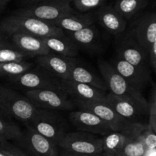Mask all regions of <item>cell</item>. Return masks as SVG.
Segmentation results:
<instances>
[{
  "instance_id": "obj_3",
  "label": "cell",
  "mask_w": 156,
  "mask_h": 156,
  "mask_svg": "<svg viewBox=\"0 0 156 156\" xmlns=\"http://www.w3.org/2000/svg\"><path fill=\"white\" fill-rule=\"evenodd\" d=\"M37 109L25 96L0 84V110L9 118L27 124Z\"/></svg>"
},
{
  "instance_id": "obj_19",
  "label": "cell",
  "mask_w": 156,
  "mask_h": 156,
  "mask_svg": "<svg viewBox=\"0 0 156 156\" xmlns=\"http://www.w3.org/2000/svg\"><path fill=\"white\" fill-rule=\"evenodd\" d=\"M11 42L30 58L39 57L50 53L42 38L23 33H15L9 37Z\"/></svg>"
},
{
  "instance_id": "obj_33",
  "label": "cell",
  "mask_w": 156,
  "mask_h": 156,
  "mask_svg": "<svg viewBox=\"0 0 156 156\" xmlns=\"http://www.w3.org/2000/svg\"><path fill=\"white\" fill-rule=\"evenodd\" d=\"M142 140L146 146V149H156V136L155 132L149 129L146 125V128L141 133Z\"/></svg>"
},
{
  "instance_id": "obj_4",
  "label": "cell",
  "mask_w": 156,
  "mask_h": 156,
  "mask_svg": "<svg viewBox=\"0 0 156 156\" xmlns=\"http://www.w3.org/2000/svg\"><path fill=\"white\" fill-rule=\"evenodd\" d=\"M74 11L71 0H45L14 11L12 15L31 17L53 23L65 14Z\"/></svg>"
},
{
  "instance_id": "obj_25",
  "label": "cell",
  "mask_w": 156,
  "mask_h": 156,
  "mask_svg": "<svg viewBox=\"0 0 156 156\" xmlns=\"http://www.w3.org/2000/svg\"><path fill=\"white\" fill-rule=\"evenodd\" d=\"M147 124H143L136 129L125 142L123 148L117 155L120 156H142L146 151L143 143L141 133Z\"/></svg>"
},
{
  "instance_id": "obj_23",
  "label": "cell",
  "mask_w": 156,
  "mask_h": 156,
  "mask_svg": "<svg viewBox=\"0 0 156 156\" xmlns=\"http://www.w3.org/2000/svg\"><path fill=\"white\" fill-rule=\"evenodd\" d=\"M68 79L79 83L91 85L105 91H108L106 85L102 78L86 66L81 65L79 61H78L77 63L73 66Z\"/></svg>"
},
{
  "instance_id": "obj_21",
  "label": "cell",
  "mask_w": 156,
  "mask_h": 156,
  "mask_svg": "<svg viewBox=\"0 0 156 156\" xmlns=\"http://www.w3.org/2000/svg\"><path fill=\"white\" fill-rule=\"evenodd\" d=\"M44 44L50 53L66 57H76L79 53V47L73 40L66 35H53L42 38Z\"/></svg>"
},
{
  "instance_id": "obj_13",
  "label": "cell",
  "mask_w": 156,
  "mask_h": 156,
  "mask_svg": "<svg viewBox=\"0 0 156 156\" xmlns=\"http://www.w3.org/2000/svg\"><path fill=\"white\" fill-rule=\"evenodd\" d=\"M147 51L156 43L155 12H146L135 18L126 30Z\"/></svg>"
},
{
  "instance_id": "obj_31",
  "label": "cell",
  "mask_w": 156,
  "mask_h": 156,
  "mask_svg": "<svg viewBox=\"0 0 156 156\" xmlns=\"http://www.w3.org/2000/svg\"><path fill=\"white\" fill-rule=\"evenodd\" d=\"M148 113H149V123L147 127L156 133V90L153 84L150 101L148 102Z\"/></svg>"
},
{
  "instance_id": "obj_14",
  "label": "cell",
  "mask_w": 156,
  "mask_h": 156,
  "mask_svg": "<svg viewBox=\"0 0 156 156\" xmlns=\"http://www.w3.org/2000/svg\"><path fill=\"white\" fill-rule=\"evenodd\" d=\"M109 62L133 88L140 92L142 93L146 85L150 82V72L138 68L117 55Z\"/></svg>"
},
{
  "instance_id": "obj_35",
  "label": "cell",
  "mask_w": 156,
  "mask_h": 156,
  "mask_svg": "<svg viewBox=\"0 0 156 156\" xmlns=\"http://www.w3.org/2000/svg\"><path fill=\"white\" fill-rule=\"evenodd\" d=\"M9 42H10L9 37L0 30V47L4 46L5 44H8Z\"/></svg>"
},
{
  "instance_id": "obj_27",
  "label": "cell",
  "mask_w": 156,
  "mask_h": 156,
  "mask_svg": "<svg viewBox=\"0 0 156 156\" xmlns=\"http://www.w3.org/2000/svg\"><path fill=\"white\" fill-rule=\"evenodd\" d=\"M33 66L32 62L27 60L0 63V76L13 79L30 69Z\"/></svg>"
},
{
  "instance_id": "obj_38",
  "label": "cell",
  "mask_w": 156,
  "mask_h": 156,
  "mask_svg": "<svg viewBox=\"0 0 156 156\" xmlns=\"http://www.w3.org/2000/svg\"><path fill=\"white\" fill-rule=\"evenodd\" d=\"M142 156H156V149H146L145 153Z\"/></svg>"
},
{
  "instance_id": "obj_1",
  "label": "cell",
  "mask_w": 156,
  "mask_h": 156,
  "mask_svg": "<svg viewBox=\"0 0 156 156\" xmlns=\"http://www.w3.org/2000/svg\"><path fill=\"white\" fill-rule=\"evenodd\" d=\"M0 30L9 37L15 33L27 34L41 38L65 34L50 22L15 15H9L0 21Z\"/></svg>"
},
{
  "instance_id": "obj_9",
  "label": "cell",
  "mask_w": 156,
  "mask_h": 156,
  "mask_svg": "<svg viewBox=\"0 0 156 156\" xmlns=\"http://www.w3.org/2000/svg\"><path fill=\"white\" fill-rule=\"evenodd\" d=\"M117 56L129 63L150 72L148 53L128 32L117 36L116 41Z\"/></svg>"
},
{
  "instance_id": "obj_24",
  "label": "cell",
  "mask_w": 156,
  "mask_h": 156,
  "mask_svg": "<svg viewBox=\"0 0 156 156\" xmlns=\"http://www.w3.org/2000/svg\"><path fill=\"white\" fill-rule=\"evenodd\" d=\"M73 41L78 47L87 50H94L98 43L99 31L94 24L73 33L66 34Z\"/></svg>"
},
{
  "instance_id": "obj_17",
  "label": "cell",
  "mask_w": 156,
  "mask_h": 156,
  "mask_svg": "<svg viewBox=\"0 0 156 156\" xmlns=\"http://www.w3.org/2000/svg\"><path fill=\"white\" fill-rule=\"evenodd\" d=\"M61 89L65 91L73 100L83 101H105L108 94L107 91L103 90L70 79L61 81Z\"/></svg>"
},
{
  "instance_id": "obj_11",
  "label": "cell",
  "mask_w": 156,
  "mask_h": 156,
  "mask_svg": "<svg viewBox=\"0 0 156 156\" xmlns=\"http://www.w3.org/2000/svg\"><path fill=\"white\" fill-rule=\"evenodd\" d=\"M74 101L76 107L80 110L90 111L107 123L112 131H125L131 129L136 123H132L120 117L106 101Z\"/></svg>"
},
{
  "instance_id": "obj_40",
  "label": "cell",
  "mask_w": 156,
  "mask_h": 156,
  "mask_svg": "<svg viewBox=\"0 0 156 156\" xmlns=\"http://www.w3.org/2000/svg\"><path fill=\"white\" fill-rule=\"evenodd\" d=\"M0 119H3V120H11L10 118H9V117H7V116L5 115V114H4V113L2 112V111L0 110Z\"/></svg>"
},
{
  "instance_id": "obj_43",
  "label": "cell",
  "mask_w": 156,
  "mask_h": 156,
  "mask_svg": "<svg viewBox=\"0 0 156 156\" xmlns=\"http://www.w3.org/2000/svg\"><path fill=\"white\" fill-rule=\"evenodd\" d=\"M0 140H1V139H0Z\"/></svg>"
},
{
  "instance_id": "obj_22",
  "label": "cell",
  "mask_w": 156,
  "mask_h": 156,
  "mask_svg": "<svg viewBox=\"0 0 156 156\" xmlns=\"http://www.w3.org/2000/svg\"><path fill=\"white\" fill-rule=\"evenodd\" d=\"M144 123H136L131 129L125 131H111L103 136L102 149L105 156L117 155L128 137Z\"/></svg>"
},
{
  "instance_id": "obj_7",
  "label": "cell",
  "mask_w": 156,
  "mask_h": 156,
  "mask_svg": "<svg viewBox=\"0 0 156 156\" xmlns=\"http://www.w3.org/2000/svg\"><path fill=\"white\" fill-rule=\"evenodd\" d=\"M98 68L108 93L118 97L129 98L137 100H146L141 92L133 88L109 62L104 59L98 61Z\"/></svg>"
},
{
  "instance_id": "obj_12",
  "label": "cell",
  "mask_w": 156,
  "mask_h": 156,
  "mask_svg": "<svg viewBox=\"0 0 156 156\" xmlns=\"http://www.w3.org/2000/svg\"><path fill=\"white\" fill-rule=\"evenodd\" d=\"M105 101L120 117L132 123H143L140 120L148 112L147 100L118 97L108 93Z\"/></svg>"
},
{
  "instance_id": "obj_28",
  "label": "cell",
  "mask_w": 156,
  "mask_h": 156,
  "mask_svg": "<svg viewBox=\"0 0 156 156\" xmlns=\"http://www.w3.org/2000/svg\"><path fill=\"white\" fill-rule=\"evenodd\" d=\"M30 58L15 47L11 41L0 47V63L25 61L28 60Z\"/></svg>"
},
{
  "instance_id": "obj_5",
  "label": "cell",
  "mask_w": 156,
  "mask_h": 156,
  "mask_svg": "<svg viewBox=\"0 0 156 156\" xmlns=\"http://www.w3.org/2000/svg\"><path fill=\"white\" fill-rule=\"evenodd\" d=\"M24 96L38 109L59 111H71L76 108L74 101L62 89L26 91Z\"/></svg>"
},
{
  "instance_id": "obj_32",
  "label": "cell",
  "mask_w": 156,
  "mask_h": 156,
  "mask_svg": "<svg viewBox=\"0 0 156 156\" xmlns=\"http://www.w3.org/2000/svg\"><path fill=\"white\" fill-rule=\"evenodd\" d=\"M0 151L6 156H28L15 143L7 140H0Z\"/></svg>"
},
{
  "instance_id": "obj_29",
  "label": "cell",
  "mask_w": 156,
  "mask_h": 156,
  "mask_svg": "<svg viewBox=\"0 0 156 156\" xmlns=\"http://www.w3.org/2000/svg\"><path fill=\"white\" fill-rule=\"evenodd\" d=\"M21 130L18 125L11 120L0 119V139L7 141H15L21 136Z\"/></svg>"
},
{
  "instance_id": "obj_2",
  "label": "cell",
  "mask_w": 156,
  "mask_h": 156,
  "mask_svg": "<svg viewBox=\"0 0 156 156\" xmlns=\"http://www.w3.org/2000/svg\"><path fill=\"white\" fill-rule=\"evenodd\" d=\"M25 125L57 146L62 137L67 133L66 123L56 111L37 108L30 122Z\"/></svg>"
},
{
  "instance_id": "obj_42",
  "label": "cell",
  "mask_w": 156,
  "mask_h": 156,
  "mask_svg": "<svg viewBox=\"0 0 156 156\" xmlns=\"http://www.w3.org/2000/svg\"><path fill=\"white\" fill-rule=\"evenodd\" d=\"M115 156H120V155H115Z\"/></svg>"
},
{
  "instance_id": "obj_18",
  "label": "cell",
  "mask_w": 156,
  "mask_h": 156,
  "mask_svg": "<svg viewBox=\"0 0 156 156\" xmlns=\"http://www.w3.org/2000/svg\"><path fill=\"white\" fill-rule=\"evenodd\" d=\"M94 16L100 25L111 34L117 37L127 28V21L111 5H105L96 10Z\"/></svg>"
},
{
  "instance_id": "obj_16",
  "label": "cell",
  "mask_w": 156,
  "mask_h": 156,
  "mask_svg": "<svg viewBox=\"0 0 156 156\" xmlns=\"http://www.w3.org/2000/svg\"><path fill=\"white\" fill-rule=\"evenodd\" d=\"M69 121L78 131L87 132L94 135L105 136L111 132V129L97 115L85 110L73 111L69 115Z\"/></svg>"
},
{
  "instance_id": "obj_37",
  "label": "cell",
  "mask_w": 156,
  "mask_h": 156,
  "mask_svg": "<svg viewBox=\"0 0 156 156\" xmlns=\"http://www.w3.org/2000/svg\"><path fill=\"white\" fill-rule=\"evenodd\" d=\"M19 1L20 3H21L23 5V7H24V6H27L33 4H36V3L45 1V0H19Z\"/></svg>"
},
{
  "instance_id": "obj_41",
  "label": "cell",
  "mask_w": 156,
  "mask_h": 156,
  "mask_svg": "<svg viewBox=\"0 0 156 156\" xmlns=\"http://www.w3.org/2000/svg\"><path fill=\"white\" fill-rule=\"evenodd\" d=\"M0 156H6V155H5V154L3 153V152H2V151H0Z\"/></svg>"
},
{
  "instance_id": "obj_26",
  "label": "cell",
  "mask_w": 156,
  "mask_h": 156,
  "mask_svg": "<svg viewBox=\"0 0 156 156\" xmlns=\"http://www.w3.org/2000/svg\"><path fill=\"white\" fill-rule=\"evenodd\" d=\"M149 0H116L114 9L126 21L134 18L146 9Z\"/></svg>"
},
{
  "instance_id": "obj_30",
  "label": "cell",
  "mask_w": 156,
  "mask_h": 156,
  "mask_svg": "<svg viewBox=\"0 0 156 156\" xmlns=\"http://www.w3.org/2000/svg\"><path fill=\"white\" fill-rule=\"evenodd\" d=\"M109 0H71L74 7L81 13L97 10L101 6L108 4Z\"/></svg>"
},
{
  "instance_id": "obj_36",
  "label": "cell",
  "mask_w": 156,
  "mask_h": 156,
  "mask_svg": "<svg viewBox=\"0 0 156 156\" xmlns=\"http://www.w3.org/2000/svg\"><path fill=\"white\" fill-rule=\"evenodd\" d=\"M59 156H105L104 154H101V155H80V154H75L72 153V152H67V151L62 150L59 152Z\"/></svg>"
},
{
  "instance_id": "obj_10",
  "label": "cell",
  "mask_w": 156,
  "mask_h": 156,
  "mask_svg": "<svg viewBox=\"0 0 156 156\" xmlns=\"http://www.w3.org/2000/svg\"><path fill=\"white\" fill-rule=\"evenodd\" d=\"M15 86L26 91L61 89V81L37 66L18 77L9 79Z\"/></svg>"
},
{
  "instance_id": "obj_15",
  "label": "cell",
  "mask_w": 156,
  "mask_h": 156,
  "mask_svg": "<svg viewBox=\"0 0 156 156\" xmlns=\"http://www.w3.org/2000/svg\"><path fill=\"white\" fill-rule=\"evenodd\" d=\"M76 57H66L50 53L37 57V66L60 81L68 79L73 66L78 62Z\"/></svg>"
},
{
  "instance_id": "obj_6",
  "label": "cell",
  "mask_w": 156,
  "mask_h": 156,
  "mask_svg": "<svg viewBox=\"0 0 156 156\" xmlns=\"http://www.w3.org/2000/svg\"><path fill=\"white\" fill-rule=\"evenodd\" d=\"M58 146L62 150L75 154L86 155L103 154L101 138L82 131L67 133L60 140Z\"/></svg>"
},
{
  "instance_id": "obj_20",
  "label": "cell",
  "mask_w": 156,
  "mask_h": 156,
  "mask_svg": "<svg viewBox=\"0 0 156 156\" xmlns=\"http://www.w3.org/2000/svg\"><path fill=\"white\" fill-rule=\"evenodd\" d=\"M94 12L81 13L76 11L65 14L52 24L59 27L65 34L73 33L94 24Z\"/></svg>"
},
{
  "instance_id": "obj_39",
  "label": "cell",
  "mask_w": 156,
  "mask_h": 156,
  "mask_svg": "<svg viewBox=\"0 0 156 156\" xmlns=\"http://www.w3.org/2000/svg\"><path fill=\"white\" fill-rule=\"evenodd\" d=\"M10 1L11 0H0V9L4 8L5 6V5Z\"/></svg>"
},
{
  "instance_id": "obj_34",
  "label": "cell",
  "mask_w": 156,
  "mask_h": 156,
  "mask_svg": "<svg viewBox=\"0 0 156 156\" xmlns=\"http://www.w3.org/2000/svg\"><path fill=\"white\" fill-rule=\"evenodd\" d=\"M148 58L150 68L155 71L156 69V43L152 44L150 47L149 50H148Z\"/></svg>"
},
{
  "instance_id": "obj_8",
  "label": "cell",
  "mask_w": 156,
  "mask_h": 156,
  "mask_svg": "<svg viewBox=\"0 0 156 156\" xmlns=\"http://www.w3.org/2000/svg\"><path fill=\"white\" fill-rule=\"evenodd\" d=\"M21 136L15 140V144L28 156H59L58 146L50 140L25 125Z\"/></svg>"
}]
</instances>
